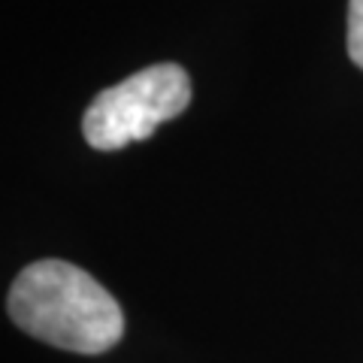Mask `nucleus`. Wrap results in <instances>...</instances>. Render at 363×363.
Instances as JSON below:
<instances>
[{
    "label": "nucleus",
    "instance_id": "f03ea898",
    "mask_svg": "<svg viewBox=\"0 0 363 363\" xmlns=\"http://www.w3.org/2000/svg\"><path fill=\"white\" fill-rule=\"evenodd\" d=\"M191 104V79L179 64H152L91 100L82 116L85 143L97 152H118L149 140L164 121Z\"/></svg>",
    "mask_w": 363,
    "mask_h": 363
},
{
    "label": "nucleus",
    "instance_id": "7ed1b4c3",
    "mask_svg": "<svg viewBox=\"0 0 363 363\" xmlns=\"http://www.w3.org/2000/svg\"><path fill=\"white\" fill-rule=\"evenodd\" d=\"M348 58L363 70V0H348Z\"/></svg>",
    "mask_w": 363,
    "mask_h": 363
},
{
    "label": "nucleus",
    "instance_id": "f257e3e1",
    "mask_svg": "<svg viewBox=\"0 0 363 363\" xmlns=\"http://www.w3.org/2000/svg\"><path fill=\"white\" fill-rule=\"evenodd\" d=\"M6 309L28 336L76 354H104L124 333L118 300L91 272L58 257L21 269Z\"/></svg>",
    "mask_w": 363,
    "mask_h": 363
}]
</instances>
